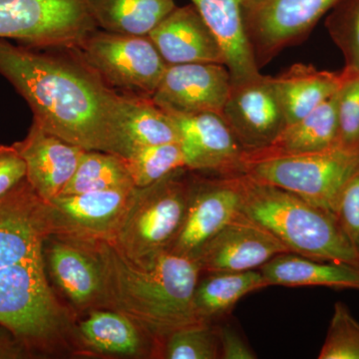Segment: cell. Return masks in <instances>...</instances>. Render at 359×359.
Returning a JSON list of instances; mask_svg holds the SVG:
<instances>
[{
	"instance_id": "6da1fadb",
	"label": "cell",
	"mask_w": 359,
	"mask_h": 359,
	"mask_svg": "<svg viewBox=\"0 0 359 359\" xmlns=\"http://www.w3.org/2000/svg\"><path fill=\"white\" fill-rule=\"evenodd\" d=\"M73 53L53 55L0 39V74L42 128L84 150L122 157L121 94Z\"/></svg>"
},
{
	"instance_id": "7a4b0ae2",
	"label": "cell",
	"mask_w": 359,
	"mask_h": 359,
	"mask_svg": "<svg viewBox=\"0 0 359 359\" xmlns=\"http://www.w3.org/2000/svg\"><path fill=\"white\" fill-rule=\"evenodd\" d=\"M84 241L100 264L106 309L124 314L162 346L172 332L203 323L193 308L202 275L197 261L164 250L135 264L110 241Z\"/></svg>"
},
{
	"instance_id": "3957f363",
	"label": "cell",
	"mask_w": 359,
	"mask_h": 359,
	"mask_svg": "<svg viewBox=\"0 0 359 359\" xmlns=\"http://www.w3.org/2000/svg\"><path fill=\"white\" fill-rule=\"evenodd\" d=\"M243 214L271 231L290 252L359 268V252L334 214L295 194L241 175Z\"/></svg>"
},
{
	"instance_id": "277c9868",
	"label": "cell",
	"mask_w": 359,
	"mask_h": 359,
	"mask_svg": "<svg viewBox=\"0 0 359 359\" xmlns=\"http://www.w3.org/2000/svg\"><path fill=\"white\" fill-rule=\"evenodd\" d=\"M181 168L152 185L135 188L133 199L110 241L135 264L169 249L185 219L193 175Z\"/></svg>"
},
{
	"instance_id": "5b68a950",
	"label": "cell",
	"mask_w": 359,
	"mask_h": 359,
	"mask_svg": "<svg viewBox=\"0 0 359 359\" xmlns=\"http://www.w3.org/2000/svg\"><path fill=\"white\" fill-rule=\"evenodd\" d=\"M89 2L0 0V39L30 48H75L97 29Z\"/></svg>"
},
{
	"instance_id": "8992f818",
	"label": "cell",
	"mask_w": 359,
	"mask_h": 359,
	"mask_svg": "<svg viewBox=\"0 0 359 359\" xmlns=\"http://www.w3.org/2000/svg\"><path fill=\"white\" fill-rule=\"evenodd\" d=\"M72 50L110 88L128 95L152 97L169 65L149 36L96 29Z\"/></svg>"
},
{
	"instance_id": "52a82bcc",
	"label": "cell",
	"mask_w": 359,
	"mask_h": 359,
	"mask_svg": "<svg viewBox=\"0 0 359 359\" xmlns=\"http://www.w3.org/2000/svg\"><path fill=\"white\" fill-rule=\"evenodd\" d=\"M359 170V156L339 148L254 163L245 174L289 191L334 214L340 191Z\"/></svg>"
},
{
	"instance_id": "ba28073f",
	"label": "cell",
	"mask_w": 359,
	"mask_h": 359,
	"mask_svg": "<svg viewBox=\"0 0 359 359\" xmlns=\"http://www.w3.org/2000/svg\"><path fill=\"white\" fill-rule=\"evenodd\" d=\"M339 0H245V33L257 67L302 42Z\"/></svg>"
},
{
	"instance_id": "9c48e42d",
	"label": "cell",
	"mask_w": 359,
	"mask_h": 359,
	"mask_svg": "<svg viewBox=\"0 0 359 359\" xmlns=\"http://www.w3.org/2000/svg\"><path fill=\"white\" fill-rule=\"evenodd\" d=\"M240 176H193L183 226L167 250L196 261L203 248L242 212Z\"/></svg>"
},
{
	"instance_id": "30bf717a",
	"label": "cell",
	"mask_w": 359,
	"mask_h": 359,
	"mask_svg": "<svg viewBox=\"0 0 359 359\" xmlns=\"http://www.w3.org/2000/svg\"><path fill=\"white\" fill-rule=\"evenodd\" d=\"M51 233L47 203L23 180L0 199V269L43 259Z\"/></svg>"
},
{
	"instance_id": "8fae6325",
	"label": "cell",
	"mask_w": 359,
	"mask_h": 359,
	"mask_svg": "<svg viewBox=\"0 0 359 359\" xmlns=\"http://www.w3.org/2000/svg\"><path fill=\"white\" fill-rule=\"evenodd\" d=\"M221 115L245 152L266 147L287 126L273 77L262 74L231 84Z\"/></svg>"
},
{
	"instance_id": "7c38bea8",
	"label": "cell",
	"mask_w": 359,
	"mask_h": 359,
	"mask_svg": "<svg viewBox=\"0 0 359 359\" xmlns=\"http://www.w3.org/2000/svg\"><path fill=\"white\" fill-rule=\"evenodd\" d=\"M135 188L59 195L49 201L52 233L78 240L112 241Z\"/></svg>"
},
{
	"instance_id": "4fadbf2b",
	"label": "cell",
	"mask_w": 359,
	"mask_h": 359,
	"mask_svg": "<svg viewBox=\"0 0 359 359\" xmlns=\"http://www.w3.org/2000/svg\"><path fill=\"white\" fill-rule=\"evenodd\" d=\"M171 116L178 126L187 169L215 176L245 174V150L223 116L212 112Z\"/></svg>"
},
{
	"instance_id": "5bb4252c",
	"label": "cell",
	"mask_w": 359,
	"mask_h": 359,
	"mask_svg": "<svg viewBox=\"0 0 359 359\" xmlns=\"http://www.w3.org/2000/svg\"><path fill=\"white\" fill-rule=\"evenodd\" d=\"M231 88L230 71L226 65L184 63L168 65L151 98L168 114H222Z\"/></svg>"
},
{
	"instance_id": "9a60e30c",
	"label": "cell",
	"mask_w": 359,
	"mask_h": 359,
	"mask_svg": "<svg viewBox=\"0 0 359 359\" xmlns=\"http://www.w3.org/2000/svg\"><path fill=\"white\" fill-rule=\"evenodd\" d=\"M43 256L46 271L74 309H106L102 271L87 241L51 233Z\"/></svg>"
},
{
	"instance_id": "2e32d148",
	"label": "cell",
	"mask_w": 359,
	"mask_h": 359,
	"mask_svg": "<svg viewBox=\"0 0 359 359\" xmlns=\"http://www.w3.org/2000/svg\"><path fill=\"white\" fill-rule=\"evenodd\" d=\"M287 248L257 222L241 212L201 250L202 273L256 271Z\"/></svg>"
},
{
	"instance_id": "e0dca14e",
	"label": "cell",
	"mask_w": 359,
	"mask_h": 359,
	"mask_svg": "<svg viewBox=\"0 0 359 359\" xmlns=\"http://www.w3.org/2000/svg\"><path fill=\"white\" fill-rule=\"evenodd\" d=\"M26 164V180L44 202L61 195L85 151L35 121L25 140L14 143Z\"/></svg>"
},
{
	"instance_id": "ac0fdd59",
	"label": "cell",
	"mask_w": 359,
	"mask_h": 359,
	"mask_svg": "<svg viewBox=\"0 0 359 359\" xmlns=\"http://www.w3.org/2000/svg\"><path fill=\"white\" fill-rule=\"evenodd\" d=\"M168 65H226L223 49L194 4L176 7L148 35Z\"/></svg>"
},
{
	"instance_id": "d6986e66",
	"label": "cell",
	"mask_w": 359,
	"mask_h": 359,
	"mask_svg": "<svg viewBox=\"0 0 359 359\" xmlns=\"http://www.w3.org/2000/svg\"><path fill=\"white\" fill-rule=\"evenodd\" d=\"M337 94L339 92L306 117L287 125L266 147L245 152V167L263 161L337 148Z\"/></svg>"
},
{
	"instance_id": "ffe728a7",
	"label": "cell",
	"mask_w": 359,
	"mask_h": 359,
	"mask_svg": "<svg viewBox=\"0 0 359 359\" xmlns=\"http://www.w3.org/2000/svg\"><path fill=\"white\" fill-rule=\"evenodd\" d=\"M244 1L192 0L203 20L219 40L226 68L230 71L231 84L243 83L261 74L245 33Z\"/></svg>"
},
{
	"instance_id": "44dd1931",
	"label": "cell",
	"mask_w": 359,
	"mask_h": 359,
	"mask_svg": "<svg viewBox=\"0 0 359 359\" xmlns=\"http://www.w3.org/2000/svg\"><path fill=\"white\" fill-rule=\"evenodd\" d=\"M348 75L347 69L334 73L297 63L273 77V86L285 111L287 125L306 117L334 96Z\"/></svg>"
},
{
	"instance_id": "7402d4cb",
	"label": "cell",
	"mask_w": 359,
	"mask_h": 359,
	"mask_svg": "<svg viewBox=\"0 0 359 359\" xmlns=\"http://www.w3.org/2000/svg\"><path fill=\"white\" fill-rule=\"evenodd\" d=\"M268 285L359 290V268L283 252L259 269Z\"/></svg>"
},
{
	"instance_id": "603a6c76",
	"label": "cell",
	"mask_w": 359,
	"mask_h": 359,
	"mask_svg": "<svg viewBox=\"0 0 359 359\" xmlns=\"http://www.w3.org/2000/svg\"><path fill=\"white\" fill-rule=\"evenodd\" d=\"M84 344L97 353L115 355H143L149 348L160 351L162 344L133 321L109 309L89 311L78 328Z\"/></svg>"
},
{
	"instance_id": "cb8c5ba5",
	"label": "cell",
	"mask_w": 359,
	"mask_h": 359,
	"mask_svg": "<svg viewBox=\"0 0 359 359\" xmlns=\"http://www.w3.org/2000/svg\"><path fill=\"white\" fill-rule=\"evenodd\" d=\"M122 157L128 159L137 149L180 143L176 122L151 97L121 94Z\"/></svg>"
},
{
	"instance_id": "d4e9b609",
	"label": "cell",
	"mask_w": 359,
	"mask_h": 359,
	"mask_svg": "<svg viewBox=\"0 0 359 359\" xmlns=\"http://www.w3.org/2000/svg\"><path fill=\"white\" fill-rule=\"evenodd\" d=\"M269 287L259 269L207 273L196 285L193 308L198 320L211 323L230 313L245 295Z\"/></svg>"
},
{
	"instance_id": "484cf974",
	"label": "cell",
	"mask_w": 359,
	"mask_h": 359,
	"mask_svg": "<svg viewBox=\"0 0 359 359\" xmlns=\"http://www.w3.org/2000/svg\"><path fill=\"white\" fill-rule=\"evenodd\" d=\"M97 27L118 34L148 36L176 8L174 0H90Z\"/></svg>"
},
{
	"instance_id": "4316f807",
	"label": "cell",
	"mask_w": 359,
	"mask_h": 359,
	"mask_svg": "<svg viewBox=\"0 0 359 359\" xmlns=\"http://www.w3.org/2000/svg\"><path fill=\"white\" fill-rule=\"evenodd\" d=\"M135 187L126 159L102 151H85L61 195Z\"/></svg>"
},
{
	"instance_id": "83f0119b",
	"label": "cell",
	"mask_w": 359,
	"mask_h": 359,
	"mask_svg": "<svg viewBox=\"0 0 359 359\" xmlns=\"http://www.w3.org/2000/svg\"><path fill=\"white\" fill-rule=\"evenodd\" d=\"M126 162L137 188L152 185L172 172L186 168L180 143L161 144L137 149Z\"/></svg>"
},
{
	"instance_id": "f1b7e54d",
	"label": "cell",
	"mask_w": 359,
	"mask_h": 359,
	"mask_svg": "<svg viewBox=\"0 0 359 359\" xmlns=\"http://www.w3.org/2000/svg\"><path fill=\"white\" fill-rule=\"evenodd\" d=\"M161 355L167 359L221 358L216 327L203 323L180 328L165 339Z\"/></svg>"
},
{
	"instance_id": "f546056e",
	"label": "cell",
	"mask_w": 359,
	"mask_h": 359,
	"mask_svg": "<svg viewBox=\"0 0 359 359\" xmlns=\"http://www.w3.org/2000/svg\"><path fill=\"white\" fill-rule=\"evenodd\" d=\"M320 359H359V323L341 302L334 304Z\"/></svg>"
},
{
	"instance_id": "4dcf8cb0",
	"label": "cell",
	"mask_w": 359,
	"mask_h": 359,
	"mask_svg": "<svg viewBox=\"0 0 359 359\" xmlns=\"http://www.w3.org/2000/svg\"><path fill=\"white\" fill-rule=\"evenodd\" d=\"M327 20V27L344 51L346 69L359 74V0H339Z\"/></svg>"
},
{
	"instance_id": "1f68e13d",
	"label": "cell",
	"mask_w": 359,
	"mask_h": 359,
	"mask_svg": "<svg viewBox=\"0 0 359 359\" xmlns=\"http://www.w3.org/2000/svg\"><path fill=\"white\" fill-rule=\"evenodd\" d=\"M337 148L359 156V74L351 71L337 94Z\"/></svg>"
},
{
	"instance_id": "d6a6232c",
	"label": "cell",
	"mask_w": 359,
	"mask_h": 359,
	"mask_svg": "<svg viewBox=\"0 0 359 359\" xmlns=\"http://www.w3.org/2000/svg\"><path fill=\"white\" fill-rule=\"evenodd\" d=\"M334 214L342 231L359 252V170L340 191Z\"/></svg>"
},
{
	"instance_id": "836d02e7",
	"label": "cell",
	"mask_w": 359,
	"mask_h": 359,
	"mask_svg": "<svg viewBox=\"0 0 359 359\" xmlns=\"http://www.w3.org/2000/svg\"><path fill=\"white\" fill-rule=\"evenodd\" d=\"M26 179V164L15 145H0V199Z\"/></svg>"
},
{
	"instance_id": "e575fe53",
	"label": "cell",
	"mask_w": 359,
	"mask_h": 359,
	"mask_svg": "<svg viewBox=\"0 0 359 359\" xmlns=\"http://www.w3.org/2000/svg\"><path fill=\"white\" fill-rule=\"evenodd\" d=\"M219 344V355L223 359H255L256 353L237 330L230 325L216 327Z\"/></svg>"
},
{
	"instance_id": "d590c367",
	"label": "cell",
	"mask_w": 359,
	"mask_h": 359,
	"mask_svg": "<svg viewBox=\"0 0 359 359\" xmlns=\"http://www.w3.org/2000/svg\"><path fill=\"white\" fill-rule=\"evenodd\" d=\"M18 347H22V346L20 344H14L13 342L0 339V358H15L16 355H20Z\"/></svg>"
}]
</instances>
